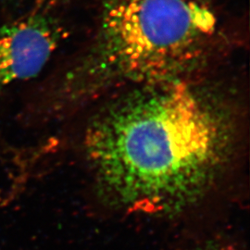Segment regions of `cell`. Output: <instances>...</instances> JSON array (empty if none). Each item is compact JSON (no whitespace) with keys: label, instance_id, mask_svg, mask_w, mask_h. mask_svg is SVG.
I'll list each match as a JSON object with an SVG mask.
<instances>
[{"label":"cell","instance_id":"6da1fadb","mask_svg":"<svg viewBox=\"0 0 250 250\" xmlns=\"http://www.w3.org/2000/svg\"><path fill=\"white\" fill-rule=\"evenodd\" d=\"M90 124L84 149L102 195L132 213L194 205L221 175L234 133L214 99L186 81L139 85Z\"/></svg>","mask_w":250,"mask_h":250},{"label":"cell","instance_id":"7a4b0ae2","mask_svg":"<svg viewBox=\"0 0 250 250\" xmlns=\"http://www.w3.org/2000/svg\"><path fill=\"white\" fill-rule=\"evenodd\" d=\"M218 28L201 0H105L89 50L52 102L63 106L119 84L184 80L213 50Z\"/></svg>","mask_w":250,"mask_h":250},{"label":"cell","instance_id":"3957f363","mask_svg":"<svg viewBox=\"0 0 250 250\" xmlns=\"http://www.w3.org/2000/svg\"><path fill=\"white\" fill-rule=\"evenodd\" d=\"M58 24L43 13H32L0 28V91L36 77L61 41Z\"/></svg>","mask_w":250,"mask_h":250},{"label":"cell","instance_id":"277c9868","mask_svg":"<svg viewBox=\"0 0 250 250\" xmlns=\"http://www.w3.org/2000/svg\"><path fill=\"white\" fill-rule=\"evenodd\" d=\"M13 1H14V0H13Z\"/></svg>","mask_w":250,"mask_h":250}]
</instances>
